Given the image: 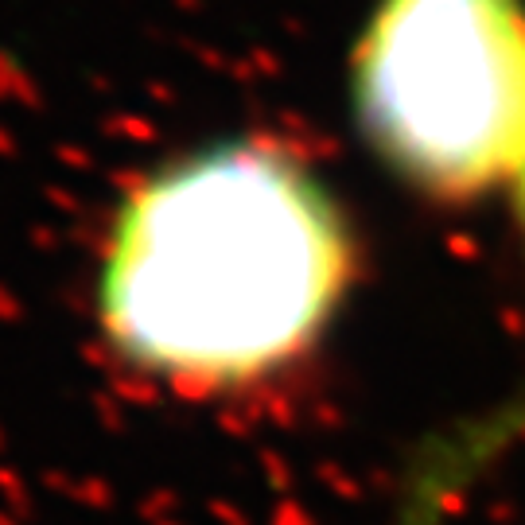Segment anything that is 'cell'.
Listing matches in <instances>:
<instances>
[{
    "instance_id": "6da1fadb",
    "label": "cell",
    "mask_w": 525,
    "mask_h": 525,
    "mask_svg": "<svg viewBox=\"0 0 525 525\" xmlns=\"http://www.w3.org/2000/svg\"><path fill=\"white\" fill-rule=\"evenodd\" d=\"M347 280V226L315 175L277 148L222 144L129 195L98 296L121 358L226 389L312 347Z\"/></svg>"
},
{
    "instance_id": "7a4b0ae2",
    "label": "cell",
    "mask_w": 525,
    "mask_h": 525,
    "mask_svg": "<svg viewBox=\"0 0 525 525\" xmlns=\"http://www.w3.org/2000/svg\"><path fill=\"white\" fill-rule=\"evenodd\" d=\"M362 125L436 195L525 168L522 0H385L354 59Z\"/></svg>"
},
{
    "instance_id": "3957f363",
    "label": "cell",
    "mask_w": 525,
    "mask_h": 525,
    "mask_svg": "<svg viewBox=\"0 0 525 525\" xmlns=\"http://www.w3.org/2000/svg\"><path fill=\"white\" fill-rule=\"evenodd\" d=\"M518 183H522V187H518V199H522V222H525V168L522 175H518Z\"/></svg>"
}]
</instances>
